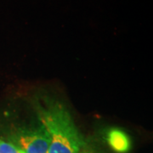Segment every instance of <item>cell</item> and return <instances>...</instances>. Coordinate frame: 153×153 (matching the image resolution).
<instances>
[{
    "instance_id": "obj_3",
    "label": "cell",
    "mask_w": 153,
    "mask_h": 153,
    "mask_svg": "<svg viewBox=\"0 0 153 153\" xmlns=\"http://www.w3.org/2000/svg\"><path fill=\"white\" fill-rule=\"evenodd\" d=\"M108 142L111 148L117 152H127L130 148L128 137L119 129H112L109 132Z\"/></svg>"
},
{
    "instance_id": "obj_1",
    "label": "cell",
    "mask_w": 153,
    "mask_h": 153,
    "mask_svg": "<svg viewBox=\"0 0 153 153\" xmlns=\"http://www.w3.org/2000/svg\"><path fill=\"white\" fill-rule=\"evenodd\" d=\"M41 122L50 135L48 153H78L81 140L66 109L55 104L41 111Z\"/></svg>"
},
{
    "instance_id": "obj_2",
    "label": "cell",
    "mask_w": 153,
    "mask_h": 153,
    "mask_svg": "<svg viewBox=\"0 0 153 153\" xmlns=\"http://www.w3.org/2000/svg\"><path fill=\"white\" fill-rule=\"evenodd\" d=\"M17 146L22 153H48L50 135L42 123L34 130H22L16 137Z\"/></svg>"
},
{
    "instance_id": "obj_4",
    "label": "cell",
    "mask_w": 153,
    "mask_h": 153,
    "mask_svg": "<svg viewBox=\"0 0 153 153\" xmlns=\"http://www.w3.org/2000/svg\"><path fill=\"white\" fill-rule=\"evenodd\" d=\"M0 153H22L15 146L0 140Z\"/></svg>"
}]
</instances>
